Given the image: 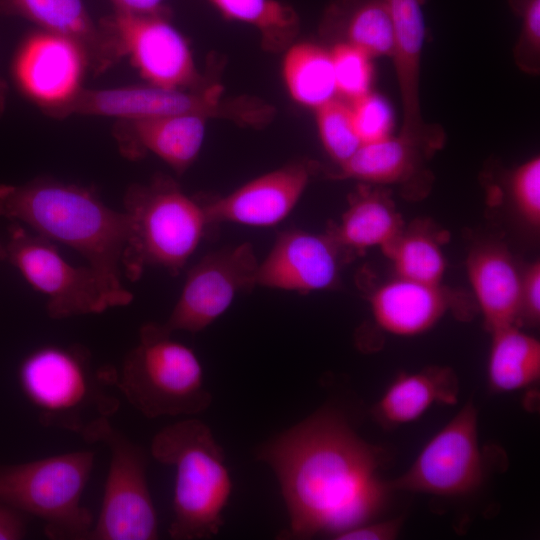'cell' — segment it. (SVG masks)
Returning a JSON list of instances; mask_svg holds the SVG:
<instances>
[{
	"mask_svg": "<svg viewBox=\"0 0 540 540\" xmlns=\"http://www.w3.org/2000/svg\"><path fill=\"white\" fill-rule=\"evenodd\" d=\"M289 515L284 538L338 534L381 514L392 492L380 476L382 450L337 410L322 407L262 444Z\"/></svg>",
	"mask_w": 540,
	"mask_h": 540,
	"instance_id": "cell-1",
	"label": "cell"
},
{
	"mask_svg": "<svg viewBox=\"0 0 540 540\" xmlns=\"http://www.w3.org/2000/svg\"><path fill=\"white\" fill-rule=\"evenodd\" d=\"M0 216L72 248L88 265L122 284L127 215L107 206L94 189L51 177L0 184Z\"/></svg>",
	"mask_w": 540,
	"mask_h": 540,
	"instance_id": "cell-2",
	"label": "cell"
},
{
	"mask_svg": "<svg viewBox=\"0 0 540 540\" xmlns=\"http://www.w3.org/2000/svg\"><path fill=\"white\" fill-rule=\"evenodd\" d=\"M115 372L96 370L90 352L79 344L44 345L21 361L18 384L44 426L98 442L118 411L119 400L108 391Z\"/></svg>",
	"mask_w": 540,
	"mask_h": 540,
	"instance_id": "cell-3",
	"label": "cell"
},
{
	"mask_svg": "<svg viewBox=\"0 0 540 540\" xmlns=\"http://www.w3.org/2000/svg\"><path fill=\"white\" fill-rule=\"evenodd\" d=\"M152 457L175 468L171 539L201 540L216 536L233 490L223 448L210 427L197 418L165 426L152 438Z\"/></svg>",
	"mask_w": 540,
	"mask_h": 540,
	"instance_id": "cell-4",
	"label": "cell"
},
{
	"mask_svg": "<svg viewBox=\"0 0 540 540\" xmlns=\"http://www.w3.org/2000/svg\"><path fill=\"white\" fill-rule=\"evenodd\" d=\"M123 205L128 234L121 268L130 281L138 280L148 267L178 275L211 226L203 202L165 177L131 185Z\"/></svg>",
	"mask_w": 540,
	"mask_h": 540,
	"instance_id": "cell-5",
	"label": "cell"
},
{
	"mask_svg": "<svg viewBox=\"0 0 540 540\" xmlns=\"http://www.w3.org/2000/svg\"><path fill=\"white\" fill-rule=\"evenodd\" d=\"M114 386L143 416H194L211 405L195 352L172 338L162 323L148 322L115 372Z\"/></svg>",
	"mask_w": 540,
	"mask_h": 540,
	"instance_id": "cell-6",
	"label": "cell"
},
{
	"mask_svg": "<svg viewBox=\"0 0 540 540\" xmlns=\"http://www.w3.org/2000/svg\"><path fill=\"white\" fill-rule=\"evenodd\" d=\"M94 463L79 450L0 465V503L41 519L51 540H89L95 520L82 496Z\"/></svg>",
	"mask_w": 540,
	"mask_h": 540,
	"instance_id": "cell-7",
	"label": "cell"
},
{
	"mask_svg": "<svg viewBox=\"0 0 540 540\" xmlns=\"http://www.w3.org/2000/svg\"><path fill=\"white\" fill-rule=\"evenodd\" d=\"M5 244L6 260L36 291L47 298L52 319L99 314L130 304L133 294L90 265L68 262L52 241L13 222Z\"/></svg>",
	"mask_w": 540,
	"mask_h": 540,
	"instance_id": "cell-8",
	"label": "cell"
},
{
	"mask_svg": "<svg viewBox=\"0 0 540 540\" xmlns=\"http://www.w3.org/2000/svg\"><path fill=\"white\" fill-rule=\"evenodd\" d=\"M222 87L213 85L201 91L167 89L154 85L80 90L67 102L46 112L51 117L70 115L106 116L133 120L178 114L206 118L226 116L253 123L257 106L250 100H224Z\"/></svg>",
	"mask_w": 540,
	"mask_h": 540,
	"instance_id": "cell-9",
	"label": "cell"
},
{
	"mask_svg": "<svg viewBox=\"0 0 540 540\" xmlns=\"http://www.w3.org/2000/svg\"><path fill=\"white\" fill-rule=\"evenodd\" d=\"M98 442L110 462L98 518L89 540H154L158 516L147 481L145 450L109 424Z\"/></svg>",
	"mask_w": 540,
	"mask_h": 540,
	"instance_id": "cell-10",
	"label": "cell"
},
{
	"mask_svg": "<svg viewBox=\"0 0 540 540\" xmlns=\"http://www.w3.org/2000/svg\"><path fill=\"white\" fill-rule=\"evenodd\" d=\"M482 480L478 414L469 401L426 443L408 470L389 481V486L392 491L458 497L474 492Z\"/></svg>",
	"mask_w": 540,
	"mask_h": 540,
	"instance_id": "cell-11",
	"label": "cell"
},
{
	"mask_svg": "<svg viewBox=\"0 0 540 540\" xmlns=\"http://www.w3.org/2000/svg\"><path fill=\"white\" fill-rule=\"evenodd\" d=\"M259 261L244 242L210 252L188 271L180 296L163 327L197 333L216 321L242 292L256 285Z\"/></svg>",
	"mask_w": 540,
	"mask_h": 540,
	"instance_id": "cell-12",
	"label": "cell"
},
{
	"mask_svg": "<svg viewBox=\"0 0 540 540\" xmlns=\"http://www.w3.org/2000/svg\"><path fill=\"white\" fill-rule=\"evenodd\" d=\"M166 15L114 11L100 21L113 35L122 57H129L151 85L183 90L195 87L199 76L191 50Z\"/></svg>",
	"mask_w": 540,
	"mask_h": 540,
	"instance_id": "cell-13",
	"label": "cell"
},
{
	"mask_svg": "<svg viewBox=\"0 0 540 540\" xmlns=\"http://www.w3.org/2000/svg\"><path fill=\"white\" fill-rule=\"evenodd\" d=\"M345 253L329 231L286 230L259 262L256 285L298 293L331 289L339 281Z\"/></svg>",
	"mask_w": 540,
	"mask_h": 540,
	"instance_id": "cell-14",
	"label": "cell"
},
{
	"mask_svg": "<svg viewBox=\"0 0 540 540\" xmlns=\"http://www.w3.org/2000/svg\"><path fill=\"white\" fill-rule=\"evenodd\" d=\"M86 69V60L73 42L46 31L30 35L13 63L18 86L45 113L80 90Z\"/></svg>",
	"mask_w": 540,
	"mask_h": 540,
	"instance_id": "cell-15",
	"label": "cell"
},
{
	"mask_svg": "<svg viewBox=\"0 0 540 540\" xmlns=\"http://www.w3.org/2000/svg\"><path fill=\"white\" fill-rule=\"evenodd\" d=\"M310 175L309 167L300 162L263 174L228 195L203 202L209 222L251 227L277 225L301 199Z\"/></svg>",
	"mask_w": 540,
	"mask_h": 540,
	"instance_id": "cell-16",
	"label": "cell"
},
{
	"mask_svg": "<svg viewBox=\"0 0 540 540\" xmlns=\"http://www.w3.org/2000/svg\"><path fill=\"white\" fill-rule=\"evenodd\" d=\"M393 22L392 59L398 81L403 122L400 135L431 150L443 141L439 127L427 124L421 114L419 84L425 41V21L420 0H385Z\"/></svg>",
	"mask_w": 540,
	"mask_h": 540,
	"instance_id": "cell-17",
	"label": "cell"
},
{
	"mask_svg": "<svg viewBox=\"0 0 540 540\" xmlns=\"http://www.w3.org/2000/svg\"><path fill=\"white\" fill-rule=\"evenodd\" d=\"M0 13L22 17L42 31L70 40L94 75L123 58L113 35L100 20H93L83 0H0Z\"/></svg>",
	"mask_w": 540,
	"mask_h": 540,
	"instance_id": "cell-18",
	"label": "cell"
},
{
	"mask_svg": "<svg viewBox=\"0 0 540 540\" xmlns=\"http://www.w3.org/2000/svg\"><path fill=\"white\" fill-rule=\"evenodd\" d=\"M206 119L197 114L119 119L113 135L123 157L136 160L151 152L182 174L201 150Z\"/></svg>",
	"mask_w": 540,
	"mask_h": 540,
	"instance_id": "cell-19",
	"label": "cell"
},
{
	"mask_svg": "<svg viewBox=\"0 0 540 540\" xmlns=\"http://www.w3.org/2000/svg\"><path fill=\"white\" fill-rule=\"evenodd\" d=\"M468 280L486 328L519 325L522 271L509 252L497 244L474 248L467 260Z\"/></svg>",
	"mask_w": 540,
	"mask_h": 540,
	"instance_id": "cell-20",
	"label": "cell"
},
{
	"mask_svg": "<svg viewBox=\"0 0 540 540\" xmlns=\"http://www.w3.org/2000/svg\"><path fill=\"white\" fill-rule=\"evenodd\" d=\"M370 305L380 328L409 337L431 329L448 310L450 298L441 284L396 277L372 293Z\"/></svg>",
	"mask_w": 540,
	"mask_h": 540,
	"instance_id": "cell-21",
	"label": "cell"
},
{
	"mask_svg": "<svg viewBox=\"0 0 540 540\" xmlns=\"http://www.w3.org/2000/svg\"><path fill=\"white\" fill-rule=\"evenodd\" d=\"M459 384L448 367H428L416 373H401L371 409L373 419L393 428L420 418L433 404H455Z\"/></svg>",
	"mask_w": 540,
	"mask_h": 540,
	"instance_id": "cell-22",
	"label": "cell"
},
{
	"mask_svg": "<svg viewBox=\"0 0 540 540\" xmlns=\"http://www.w3.org/2000/svg\"><path fill=\"white\" fill-rule=\"evenodd\" d=\"M393 202L379 191L361 190L349 201L340 222L329 232L347 251L382 248L403 229Z\"/></svg>",
	"mask_w": 540,
	"mask_h": 540,
	"instance_id": "cell-23",
	"label": "cell"
},
{
	"mask_svg": "<svg viewBox=\"0 0 540 540\" xmlns=\"http://www.w3.org/2000/svg\"><path fill=\"white\" fill-rule=\"evenodd\" d=\"M431 153L424 145L402 135L362 144L339 165L338 178L388 184L408 179L416 172L422 156Z\"/></svg>",
	"mask_w": 540,
	"mask_h": 540,
	"instance_id": "cell-24",
	"label": "cell"
},
{
	"mask_svg": "<svg viewBox=\"0 0 540 540\" xmlns=\"http://www.w3.org/2000/svg\"><path fill=\"white\" fill-rule=\"evenodd\" d=\"M487 364L488 384L494 392H512L540 378V342L510 325L491 332Z\"/></svg>",
	"mask_w": 540,
	"mask_h": 540,
	"instance_id": "cell-25",
	"label": "cell"
},
{
	"mask_svg": "<svg viewBox=\"0 0 540 540\" xmlns=\"http://www.w3.org/2000/svg\"><path fill=\"white\" fill-rule=\"evenodd\" d=\"M282 72L289 94L301 105L317 109L337 96L330 51L320 46L306 42L291 46Z\"/></svg>",
	"mask_w": 540,
	"mask_h": 540,
	"instance_id": "cell-26",
	"label": "cell"
},
{
	"mask_svg": "<svg viewBox=\"0 0 540 540\" xmlns=\"http://www.w3.org/2000/svg\"><path fill=\"white\" fill-rule=\"evenodd\" d=\"M397 277L428 284H441L446 260L438 239L419 227L402 231L381 248Z\"/></svg>",
	"mask_w": 540,
	"mask_h": 540,
	"instance_id": "cell-27",
	"label": "cell"
},
{
	"mask_svg": "<svg viewBox=\"0 0 540 540\" xmlns=\"http://www.w3.org/2000/svg\"><path fill=\"white\" fill-rule=\"evenodd\" d=\"M223 16L254 26L270 49H279L295 37L296 12L277 0H208Z\"/></svg>",
	"mask_w": 540,
	"mask_h": 540,
	"instance_id": "cell-28",
	"label": "cell"
},
{
	"mask_svg": "<svg viewBox=\"0 0 540 540\" xmlns=\"http://www.w3.org/2000/svg\"><path fill=\"white\" fill-rule=\"evenodd\" d=\"M347 42L371 58L392 56L394 28L385 0H342Z\"/></svg>",
	"mask_w": 540,
	"mask_h": 540,
	"instance_id": "cell-29",
	"label": "cell"
},
{
	"mask_svg": "<svg viewBox=\"0 0 540 540\" xmlns=\"http://www.w3.org/2000/svg\"><path fill=\"white\" fill-rule=\"evenodd\" d=\"M315 110L322 145L328 155L340 165L361 146L350 104L336 97Z\"/></svg>",
	"mask_w": 540,
	"mask_h": 540,
	"instance_id": "cell-30",
	"label": "cell"
},
{
	"mask_svg": "<svg viewBox=\"0 0 540 540\" xmlns=\"http://www.w3.org/2000/svg\"><path fill=\"white\" fill-rule=\"evenodd\" d=\"M337 95L349 102L370 92L373 67L371 57L349 42L330 51Z\"/></svg>",
	"mask_w": 540,
	"mask_h": 540,
	"instance_id": "cell-31",
	"label": "cell"
},
{
	"mask_svg": "<svg viewBox=\"0 0 540 540\" xmlns=\"http://www.w3.org/2000/svg\"><path fill=\"white\" fill-rule=\"evenodd\" d=\"M349 104L361 145L391 136L394 115L386 99L370 91Z\"/></svg>",
	"mask_w": 540,
	"mask_h": 540,
	"instance_id": "cell-32",
	"label": "cell"
},
{
	"mask_svg": "<svg viewBox=\"0 0 540 540\" xmlns=\"http://www.w3.org/2000/svg\"><path fill=\"white\" fill-rule=\"evenodd\" d=\"M510 5L522 20L515 61L520 69L536 74L540 62V0H510Z\"/></svg>",
	"mask_w": 540,
	"mask_h": 540,
	"instance_id": "cell-33",
	"label": "cell"
},
{
	"mask_svg": "<svg viewBox=\"0 0 540 540\" xmlns=\"http://www.w3.org/2000/svg\"><path fill=\"white\" fill-rule=\"evenodd\" d=\"M512 202L520 216L532 227L540 224V158L521 164L510 179Z\"/></svg>",
	"mask_w": 540,
	"mask_h": 540,
	"instance_id": "cell-34",
	"label": "cell"
},
{
	"mask_svg": "<svg viewBox=\"0 0 540 540\" xmlns=\"http://www.w3.org/2000/svg\"><path fill=\"white\" fill-rule=\"evenodd\" d=\"M540 320V263L534 261L522 271L520 321L531 326Z\"/></svg>",
	"mask_w": 540,
	"mask_h": 540,
	"instance_id": "cell-35",
	"label": "cell"
},
{
	"mask_svg": "<svg viewBox=\"0 0 540 540\" xmlns=\"http://www.w3.org/2000/svg\"><path fill=\"white\" fill-rule=\"evenodd\" d=\"M402 519L369 521L338 534L336 540H392L400 532Z\"/></svg>",
	"mask_w": 540,
	"mask_h": 540,
	"instance_id": "cell-36",
	"label": "cell"
},
{
	"mask_svg": "<svg viewBox=\"0 0 540 540\" xmlns=\"http://www.w3.org/2000/svg\"><path fill=\"white\" fill-rule=\"evenodd\" d=\"M27 526L22 512L0 503V540L25 538Z\"/></svg>",
	"mask_w": 540,
	"mask_h": 540,
	"instance_id": "cell-37",
	"label": "cell"
},
{
	"mask_svg": "<svg viewBox=\"0 0 540 540\" xmlns=\"http://www.w3.org/2000/svg\"><path fill=\"white\" fill-rule=\"evenodd\" d=\"M114 11L151 15L167 14L166 8L162 5L163 0H110Z\"/></svg>",
	"mask_w": 540,
	"mask_h": 540,
	"instance_id": "cell-38",
	"label": "cell"
},
{
	"mask_svg": "<svg viewBox=\"0 0 540 540\" xmlns=\"http://www.w3.org/2000/svg\"><path fill=\"white\" fill-rule=\"evenodd\" d=\"M8 94V86L6 82L0 78V117L3 115Z\"/></svg>",
	"mask_w": 540,
	"mask_h": 540,
	"instance_id": "cell-39",
	"label": "cell"
},
{
	"mask_svg": "<svg viewBox=\"0 0 540 540\" xmlns=\"http://www.w3.org/2000/svg\"><path fill=\"white\" fill-rule=\"evenodd\" d=\"M0 260H6L5 245H3L1 242H0Z\"/></svg>",
	"mask_w": 540,
	"mask_h": 540,
	"instance_id": "cell-40",
	"label": "cell"
}]
</instances>
